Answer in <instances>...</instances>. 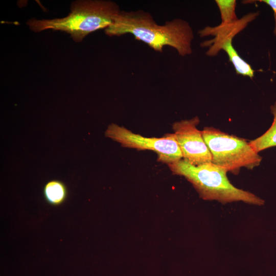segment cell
<instances>
[{
    "label": "cell",
    "mask_w": 276,
    "mask_h": 276,
    "mask_svg": "<svg viewBox=\"0 0 276 276\" xmlns=\"http://www.w3.org/2000/svg\"><path fill=\"white\" fill-rule=\"evenodd\" d=\"M105 33L110 36L130 33L158 52H162L166 45L174 48L181 56L192 52V29L188 22L179 18L159 25L150 13L143 10L120 11Z\"/></svg>",
    "instance_id": "6da1fadb"
},
{
    "label": "cell",
    "mask_w": 276,
    "mask_h": 276,
    "mask_svg": "<svg viewBox=\"0 0 276 276\" xmlns=\"http://www.w3.org/2000/svg\"><path fill=\"white\" fill-rule=\"evenodd\" d=\"M173 174L183 176L205 200L222 203L242 201L261 205L264 201L251 192L233 186L228 180L227 171L212 162L194 165L181 159L168 164Z\"/></svg>",
    "instance_id": "7a4b0ae2"
},
{
    "label": "cell",
    "mask_w": 276,
    "mask_h": 276,
    "mask_svg": "<svg viewBox=\"0 0 276 276\" xmlns=\"http://www.w3.org/2000/svg\"><path fill=\"white\" fill-rule=\"evenodd\" d=\"M120 12L118 5L113 2L79 1L72 4L71 12L65 17L31 19L27 24L36 32L48 29L65 32L80 42L89 33L108 27Z\"/></svg>",
    "instance_id": "3957f363"
},
{
    "label": "cell",
    "mask_w": 276,
    "mask_h": 276,
    "mask_svg": "<svg viewBox=\"0 0 276 276\" xmlns=\"http://www.w3.org/2000/svg\"><path fill=\"white\" fill-rule=\"evenodd\" d=\"M203 137L212 155V163L235 174L241 168L253 169L262 158L243 139L213 127H205Z\"/></svg>",
    "instance_id": "277c9868"
},
{
    "label": "cell",
    "mask_w": 276,
    "mask_h": 276,
    "mask_svg": "<svg viewBox=\"0 0 276 276\" xmlns=\"http://www.w3.org/2000/svg\"><path fill=\"white\" fill-rule=\"evenodd\" d=\"M105 135L124 147L154 151L158 160L167 165L183 158L174 133H168L160 138L147 137L112 123L108 125Z\"/></svg>",
    "instance_id": "5b68a950"
},
{
    "label": "cell",
    "mask_w": 276,
    "mask_h": 276,
    "mask_svg": "<svg viewBox=\"0 0 276 276\" xmlns=\"http://www.w3.org/2000/svg\"><path fill=\"white\" fill-rule=\"evenodd\" d=\"M198 117L176 122L172 125L174 134L183 159L194 165L212 162L211 153L197 126Z\"/></svg>",
    "instance_id": "8992f818"
},
{
    "label": "cell",
    "mask_w": 276,
    "mask_h": 276,
    "mask_svg": "<svg viewBox=\"0 0 276 276\" xmlns=\"http://www.w3.org/2000/svg\"><path fill=\"white\" fill-rule=\"evenodd\" d=\"M259 15V12L250 13L244 15L241 19L235 22L222 25L211 27L208 26L198 32L201 37L209 35L215 36V37L210 40H206L200 44L202 47H210L214 43L220 41L228 37H233L239 32L244 29L247 24L254 20Z\"/></svg>",
    "instance_id": "52a82bcc"
},
{
    "label": "cell",
    "mask_w": 276,
    "mask_h": 276,
    "mask_svg": "<svg viewBox=\"0 0 276 276\" xmlns=\"http://www.w3.org/2000/svg\"><path fill=\"white\" fill-rule=\"evenodd\" d=\"M233 38H229L218 43L211 45L206 52L210 56H215L220 50H223L228 55L229 60L233 64L236 73L252 78L255 71L249 64L244 61L238 54L232 44Z\"/></svg>",
    "instance_id": "ba28073f"
},
{
    "label": "cell",
    "mask_w": 276,
    "mask_h": 276,
    "mask_svg": "<svg viewBox=\"0 0 276 276\" xmlns=\"http://www.w3.org/2000/svg\"><path fill=\"white\" fill-rule=\"evenodd\" d=\"M67 189L61 181L53 179L47 182L43 189L47 202L52 206H59L64 202L67 196Z\"/></svg>",
    "instance_id": "9c48e42d"
},
{
    "label": "cell",
    "mask_w": 276,
    "mask_h": 276,
    "mask_svg": "<svg viewBox=\"0 0 276 276\" xmlns=\"http://www.w3.org/2000/svg\"><path fill=\"white\" fill-rule=\"evenodd\" d=\"M270 111L273 116L271 126L262 135L249 142L258 153L268 148L276 147V102L270 106Z\"/></svg>",
    "instance_id": "30bf717a"
},
{
    "label": "cell",
    "mask_w": 276,
    "mask_h": 276,
    "mask_svg": "<svg viewBox=\"0 0 276 276\" xmlns=\"http://www.w3.org/2000/svg\"><path fill=\"white\" fill-rule=\"evenodd\" d=\"M215 2L221 14L222 22L220 24H230L239 19L235 12L237 4L235 0H216Z\"/></svg>",
    "instance_id": "8fae6325"
},
{
    "label": "cell",
    "mask_w": 276,
    "mask_h": 276,
    "mask_svg": "<svg viewBox=\"0 0 276 276\" xmlns=\"http://www.w3.org/2000/svg\"><path fill=\"white\" fill-rule=\"evenodd\" d=\"M260 2H264L268 5L272 9L274 12V16L275 19V29L274 34L276 35V0H260L258 1Z\"/></svg>",
    "instance_id": "7c38bea8"
}]
</instances>
